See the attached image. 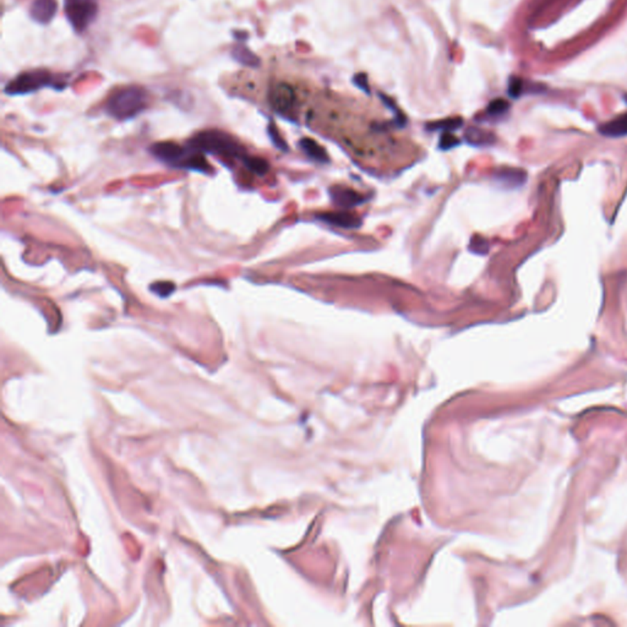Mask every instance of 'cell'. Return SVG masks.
I'll use <instances>...</instances> for the list:
<instances>
[{
  "label": "cell",
  "mask_w": 627,
  "mask_h": 627,
  "mask_svg": "<svg viewBox=\"0 0 627 627\" xmlns=\"http://www.w3.org/2000/svg\"><path fill=\"white\" fill-rule=\"evenodd\" d=\"M269 135L271 137V140H272V143H274V146L279 148V150H282V151H287L288 148H287V143H285V140L282 139V136L280 135V132L279 130L276 129L274 124H270L269 125Z\"/></svg>",
  "instance_id": "603a6c76"
},
{
  "label": "cell",
  "mask_w": 627,
  "mask_h": 627,
  "mask_svg": "<svg viewBox=\"0 0 627 627\" xmlns=\"http://www.w3.org/2000/svg\"><path fill=\"white\" fill-rule=\"evenodd\" d=\"M353 82L358 89L364 91L365 94H370V86L369 81H368V76L365 74H357L354 75Z\"/></svg>",
  "instance_id": "cb8c5ba5"
},
{
  "label": "cell",
  "mask_w": 627,
  "mask_h": 627,
  "mask_svg": "<svg viewBox=\"0 0 627 627\" xmlns=\"http://www.w3.org/2000/svg\"><path fill=\"white\" fill-rule=\"evenodd\" d=\"M151 152L167 164L182 167V168L197 169L206 172L210 167L204 156L196 151L195 153H188L186 148H182L178 143H157L151 148Z\"/></svg>",
  "instance_id": "3957f363"
},
{
  "label": "cell",
  "mask_w": 627,
  "mask_h": 627,
  "mask_svg": "<svg viewBox=\"0 0 627 627\" xmlns=\"http://www.w3.org/2000/svg\"><path fill=\"white\" fill-rule=\"evenodd\" d=\"M462 125H463V121H462L461 118H448V119L434 121V123L427 124V130H430V132L440 130V132H451L457 130V129H459Z\"/></svg>",
  "instance_id": "9a60e30c"
},
{
  "label": "cell",
  "mask_w": 627,
  "mask_h": 627,
  "mask_svg": "<svg viewBox=\"0 0 627 627\" xmlns=\"http://www.w3.org/2000/svg\"><path fill=\"white\" fill-rule=\"evenodd\" d=\"M524 90H526V86H524L523 80L520 78H511L509 81V95L511 96L512 98H518L524 92Z\"/></svg>",
  "instance_id": "44dd1931"
},
{
  "label": "cell",
  "mask_w": 627,
  "mask_h": 627,
  "mask_svg": "<svg viewBox=\"0 0 627 627\" xmlns=\"http://www.w3.org/2000/svg\"><path fill=\"white\" fill-rule=\"evenodd\" d=\"M175 287L172 282H157L151 285V290L159 297H169L173 293Z\"/></svg>",
  "instance_id": "7402d4cb"
},
{
  "label": "cell",
  "mask_w": 627,
  "mask_h": 627,
  "mask_svg": "<svg viewBox=\"0 0 627 627\" xmlns=\"http://www.w3.org/2000/svg\"><path fill=\"white\" fill-rule=\"evenodd\" d=\"M469 250H470L472 253L478 254V255H485V254L489 251V244L485 240L484 238H480L478 237V236H475V237L470 239V242H469Z\"/></svg>",
  "instance_id": "ac0fdd59"
},
{
  "label": "cell",
  "mask_w": 627,
  "mask_h": 627,
  "mask_svg": "<svg viewBox=\"0 0 627 627\" xmlns=\"http://www.w3.org/2000/svg\"><path fill=\"white\" fill-rule=\"evenodd\" d=\"M55 76L46 70L27 71L16 76L15 79L6 85V94L11 96L27 95L48 86H53L57 89L64 87L63 85L55 84Z\"/></svg>",
  "instance_id": "277c9868"
},
{
  "label": "cell",
  "mask_w": 627,
  "mask_h": 627,
  "mask_svg": "<svg viewBox=\"0 0 627 627\" xmlns=\"http://www.w3.org/2000/svg\"><path fill=\"white\" fill-rule=\"evenodd\" d=\"M58 10V4L55 0H35L30 9L32 20L38 24H49L53 20Z\"/></svg>",
  "instance_id": "9c48e42d"
},
{
  "label": "cell",
  "mask_w": 627,
  "mask_h": 627,
  "mask_svg": "<svg viewBox=\"0 0 627 627\" xmlns=\"http://www.w3.org/2000/svg\"><path fill=\"white\" fill-rule=\"evenodd\" d=\"M244 164H247L250 170H253L254 173L265 174L269 170V164L263 159L258 157H247L244 159Z\"/></svg>",
  "instance_id": "e0dca14e"
},
{
  "label": "cell",
  "mask_w": 627,
  "mask_h": 627,
  "mask_svg": "<svg viewBox=\"0 0 627 627\" xmlns=\"http://www.w3.org/2000/svg\"><path fill=\"white\" fill-rule=\"evenodd\" d=\"M328 194H330L333 204L344 210L357 207L367 201V197L359 194L358 191L347 188V186H342V185L331 186L328 190Z\"/></svg>",
  "instance_id": "52a82bcc"
},
{
  "label": "cell",
  "mask_w": 627,
  "mask_h": 627,
  "mask_svg": "<svg viewBox=\"0 0 627 627\" xmlns=\"http://www.w3.org/2000/svg\"><path fill=\"white\" fill-rule=\"evenodd\" d=\"M65 15L75 31L84 32L98 12L97 0H65Z\"/></svg>",
  "instance_id": "5b68a950"
},
{
  "label": "cell",
  "mask_w": 627,
  "mask_h": 627,
  "mask_svg": "<svg viewBox=\"0 0 627 627\" xmlns=\"http://www.w3.org/2000/svg\"><path fill=\"white\" fill-rule=\"evenodd\" d=\"M526 177L527 175L524 173V170H521V169L505 168L501 169V170L495 173V178L497 182H500V183L507 185V186H511V188L523 184L524 180H526Z\"/></svg>",
  "instance_id": "4fadbf2b"
},
{
  "label": "cell",
  "mask_w": 627,
  "mask_h": 627,
  "mask_svg": "<svg viewBox=\"0 0 627 627\" xmlns=\"http://www.w3.org/2000/svg\"><path fill=\"white\" fill-rule=\"evenodd\" d=\"M269 100L274 111L281 114H290L297 105L295 91L287 82L274 85L270 90Z\"/></svg>",
  "instance_id": "8992f818"
},
{
  "label": "cell",
  "mask_w": 627,
  "mask_h": 627,
  "mask_svg": "<svg viewBox=\"0 0 627 627\" xmlns=\"http://www.w3.org/2000/svg\"><path fill=\"white\" fill-rule=\"evenodd\" d=\"M317 218L321 222L333 224L336 227L346 228V229H357L362 226V221L358 216L348 211L325 212L319 213Z\"/></svg>",
  "instance_id": "ba28073f"
},
{
  "label": "cell",
  "mask_w": 627,
  "mask_h": 627,
  "mask_svg": "<svg viewBox=\"0 0 627 627\" xmlns=\"http://www.w3.org/2000/svg\"><path fill=\"white\" fill-rule=\"evenodd\" d=\"M299 146L303 150V152L306 153V156H309L311 159L321 162V164H326L328 161L326 150L322 148L321 145H319L315 140L304 137L299 141Z\"/></svg>",
  "instance_id": "7c38bea8"
},
{
  "label": "cell",
  "mask_w": 627,
  "mask_h": 627,
  "mask_svg": "<svg viewBox=\"0 0 627 627\" xmlns=\"http://www.w3.org/2000/svg\"><path fill=\"white\" fill-rule=\"evenodd\" d=\"M459 140L457 137L454 136L452 132H443V135L440 137V141H439V148H440V150H443V151H448V150L456 148V146H459Z\"/></svg>",
  "instance_id": "ffe728a7"
},
{
  "label": "cell",
  "mask_w": 627,
  "mask_h": 627,
  "mask_svg": "<svg viewBox=\"0 0 627 627\" xmlns=\"http://www.w3.org/2000/svg\"><path fill=\"white\" fill-rule=\"evenodd\" d=\"M381 96V100L382 102L385 103V106L387 108H390L391 111L394 112V114L396 116V123H397V125L398 127H405L406 125V116H403L402 113H400V109H398V107L396 106L395 102L391 100L390 97H387V96L380 95Z\"/></svg>",
  "instance_id": "d6986e66"
},
{
  "label": "cell",
  "mask_w": 627,
  "mask_h": 627,
  "mask_svg": "<svg viewBox=\"0 0 627 627\" xmlns=\"http://www.w3.org/2000/svg\"><path fill=\"white\" fill-rule=\"evenodd\" d=\"M599 132L604 136H627V114H622V116H617L615 119L603 124L599 127Z\"/></svg>",
  "instance_id": "8fae6325"
},
{
  "label": "cell",
  "mask_w": 627,
  "mask_h": 627,
  "mask_svg": "<svg viewBox=\"0 0 627 627\" xmlns=\"http://www.w3.org/2000/svg\"><path fill=\"white\" fill-rule=\"evenodd\" d=\"M146 106L148 92L141 87L132 86L116 91L108 100L107 112L116 119L125 121L141 113Z\"/></svg>",
  "instance_id": "7a4b0ae2"
},
{
  "label": "cell",
  "mask_w": 627,
  "mask_h": 627,
  "mask_svg": "<svg viewBox=\"0 0 627 627\" xmlns=\"http://www.w3.org/2000/svg\"><path fill=\"white\" fill-rule=\"evenodd\" d=\"M189 145L190 148L199 152L216 153L224 157L242 159V161L247 159L242 145L227 132L220 130L199 132L190 140Z\"/></svg>",
  "instance_id": "6da1fadb"
},
{
  "label": "cell",
  "mask_w": 627,
  "mask_h": 627,
  "mask_svg": "<svg viewBox=\"0 0 627 627\" xmlns=\"http://www.w3.org/2000/svg\"><path fill=\"white\" fill-rule=\"evenodd\" d=\"M233 58L237 62L245 65V67H251V68H258L260 65V59L256 54H254L250 49L244 46H237L233 49Z\"/></svg>",
  "instance_id": "5bb4252c"
},
{
  "label": "cell",
  "mask_w": 627,
  "mask_h": 627,
  "mask_svg": "<svg viewBox=\"0 0 627 627\" xmlns=\"http://www.w3.org/2000/svg\"><path fill=\"white\" fill-rule=\"evenodd\" d=\"M466 141L472 146H491L495 143L496 137L493 132L480 129V127H470L464 132Z\"/></svg>",
  "instance_id": "30bf717a"
},
{
  "label": "cell",
  "mask_w": 627,
  "mask_h": 627,
  "mask_svg": "<svg viewBox=\"0 0 627 627\" xmlns=\"http://www.w3.org/2000/svg\"><path fill=\"white\" fill-rule=\"evenodd\" d=\"M509 109H510V103L506 100L496 98L489 103V106L486 108V113H488V116H500L507 113Z\"/></svg>",
  "instance_id": "2e32d148"
}]
</instances>
